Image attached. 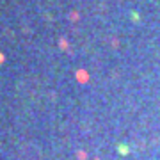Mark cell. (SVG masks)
I'll list each match as a JSON object with an SVG mask.
<instances>
[{"instance_id": "1", "label": "cell", "mask_w": 160, "mask_h": 160, "mask_svg": "<svg viewBox=\"0 0 160 160\" xmlns=\"http://www.w3.org/2000/svg\"><path fill=\"white\" fill-rule=\"evenodd\" d=\"M2 59H4V57H2V55H0V62H2Z\"/></svg>"}]
</instances>
